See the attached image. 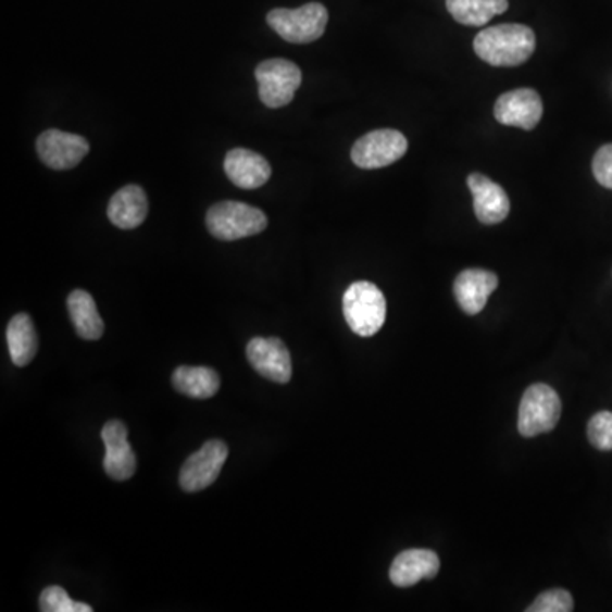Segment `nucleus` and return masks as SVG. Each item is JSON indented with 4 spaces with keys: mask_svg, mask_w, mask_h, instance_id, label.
<instances>
[{
    "mask_svg": "<svg viewBox=\"0 0 612 612\" xmlns=\"http://www.w3.org/2000/svg\"><path fill=\"white\" fill-rule=\"evenodd\" d=\"M473 48L476 55L490 65L517 66L535 53L536 36L523 24H499L478 33Z\"/></svg>",
    "mask_w": 612,
    "mask_h": 612,
    "instance_id": "f257e3e1",
    "label": "nucleus"
},
{
    "mask_svg": "<svg viewBox=\"0 0 612 612\" xmlns=\"http://www.w3.org/2000/svg\"><path fill=\"white\" fill-rule=\"evenodd\" d=\"M344 316L354 334L371 337L382 330L387 321V300L373 283L358 282L344 292Z\"/></svg>",
    "mask_w": 612,
    "mask_h": 612,
    "instance_id": "f03ea898",
    "label": "nucleus"
},
{
    "mask_svg": "<svg viewBox=\"0 0 612 612\" xmlns=\"http://www.w3.org/2000/svg\"><path fill=\"white\" fill-rule=\"evenodd\" d=\"M207 226L213 237L232 242L261 234L267 228V218L259 208L223 201L208 211Z\"/></svg>",
    "mask_w": 612,
    "mask_h": 612,
    "instance_id": "7ed1b4c3",
    "label": "nucleus"
},
{
    "mask_svg": "<svg viewBox=\"0 0 612 612\" xmlns=\"http://www.w3.org/2000/svg\"><path fill=\"white\" fill-rule=\"evenodd\" d=\"M328 12L319 2L298 9H274L267 14V24L283 39L295 45L313 43L327 28Z\"/></svg>",
    "mask_w": 612,
    "mask_h": 612,
    "instance_id": "20e7f679",
    "label": "nucleus"
},
{
    "mask_svg": "<svg viewBox=\"0 0 612 612\" xmlns=\"http://www.w3.org/2000/svg\"><path fill=\"white\" fill-rule=\"evenodd\" d=\"M562 415V400L545 383L530 385L519 407L517 429L521 436L536 437L557 427Z\"/></svg>",
    "mask_w": 612,
    "mask_h": 612,
    "instance_id": "39448f33",
    "label": "nucleus"
},
{
    "mask_svg": "<svg viewBox=\"0 0 612 612\" xmlns=\"http://www.w3.org/2000/svg\"><path fill=\"white\" fill-rule=\"evenodd\" d=\"M259 98L267 108L289 104L301 86L300 66L285 59L265 60L255 68Z\"/></svg>",
    "mask_w": 612,
    "mask_h": 612,
    "instance_id": "423d86ee",
    "label": "nucleus"
},
{
    "mask_svg": "<svg viewBox=\"0 0 612 612\" xmlns=\"http://www.w3.org/2000/svg\"><path fill=\"white\" fill-rule=\"evenodd\" d=\"M409 141L397 129H375L359 138L352 147V162L361 168H382L400 161Z\"/></svg>",
    "mask_w": 612,
    "mask_h": 612,
    "instance_id": "0eeeda50",
    "label": "nucleus"
},
{
    "mask_svg": "<svg viewBox=\"0 0 612 612\" xmlns=\"http://www.w3.org/2000/svg\"><path fill=\"white\" fill-rule=\"evenodd\" d=\"M226 458H228V448L225 442L218 439L204 442L203 448L191 454L183 464L179 475L180 488L192 494L215 484Z\"/></svg>",
    "mask_w": 612,
    "mask_h": 612,
    "instance_id": "6e6552de",
    "label": "nucleus"
},
{
    "mask_svg": "<svg viewBox=\"0 0 612 612\" xmlns=\"http://www.w3.org/2000/svg\"><path fill=\"white\" fill-rule=\"evenodd\" d=\"M89 141L80 135L48 129L36 141L39 159L55 171H68L84 161L89 153Z\"/></svg>",
    "mask_w": 612,
    "mask_h": 612,
    "instance_id": "1a4fd4ad",
    "label": "nucleus"
},
{
    "mask_svg": "<svg viewBox=\"0 0 612 612\" xmlns=\"http://www.w3.org/2000/svg\"><path fill=\"white\" fill-rule=\"evenodd\" d=\"M247 359L259 375L271 382L285 385L291 379V355L282 339L255 337L247 344Z\"/></svg>",
    "mask_w": 612,
    "mask_h": 612,
    "instance_id": "9d476101",
    "label": "nucleus"
},
{
    "mask_svg": "<svg viewBox=\"0 0 612 612\" xmlns=\"http://www.w3.org/2000/svg\"><path fill=\"white\" fill-rule=\"evenodd\" d=\"M496 120L505 126L533 129L542 117V102L535 89H515L500 96L494 108Z\"/></svg>",
    "mask_w": 612,
    "mask_h": 612,
    "instance_id": "9b49d317",
    "label": "nucleus"
},
{
    "mask_svg": "<svg viewBox=\"0 0 612 612\" xmlns=\"http://www.w3.org/2000/svg\"><path fill=\"white\" fill-rule=\"evenodd\" d=\"M105 446L104 470L116 482L129 480L137 472V458L128 442V429L122 421H110L102 427Z\"/></svg>",
    "mask_w": 612,
    "mask_h": 612,
    "instance_id": "f8f14e48",
    "label": "nucleus"
},
{
    "mask_svg": "<svg viewBox=\"0 0 612 612\" xmlns=\"http://www.w3.org/2000/svg\"><path fill=\"white\" fill-rule=\"evenodd\" d=\"M466 183L473 195V207L478 222L484 225H497L508 218L511 201L502 186L478 172L469 176Z\"/></svg>",
    "mask_w": 612,
    "mask_h": 612,
    "instance_id": "ddd939ff",
    "label": "nucleus"
},
{
    "mask_svg": "<svg viewBox=\"0 0 612 612\" xmlns=\"http://www.w3.org/2000/svg\"><path fill=\"white\" fill-rule=\"evenodd\" d=\"M497 286H499L497 274L485 270H466L458 274L454 279V297L464 313L478 315Z\"/></svg>",
    "mask_w": 612,
    "mask_h": 612,
    "instance_id": "4468645a",
    "label": "nucleus"
},
{
    "mask_svg": "<svg viewBox=\"0 0 612 612\" xmlns=\"http://www.w3.org/2000/svg\"><path fill=\"white\" fill-rule=\"evenodd\" d=\"M225 172L237 188L258 189L270 180L271 165L258 152L234 149L226 153Z\"/></svg>",
    "mask_w": 612,
    "mask_h": 612,
    "instance_id": "2eb2a0df",
    "label": "nucleus"
},
{
    "mask_svg": "<svg viewBox=\"0 0 612 612\" xmlns=\"http://www.w3.org/2000/svg\"><path fill=\"white\" fill-rule=\"evenodd\" d=\"M441 569V562L434 551L407 550L398 554L391 563L390 580L397 587H412L419 582L433 580Z\"/></svg>",
    "mask_w": 612,
    "mask_h": 612,
    "instance_id": "dca6fc26",
    "label": "nucleus"
},
{
    "mask_svg": "<svg viewBox=\"0 0 612 612\" xmlns=\"http://www.w3.org/2000/svg\"><path fill=\"white\" fill-rule=\"evenodd\" d=\"M147 213H149L147 196H145L143 189L135 184L120 189L111 198L110 207H108V218L114 226L123 228V230H133L140 226L147 218Z\"/></svg>",
    "mask_w": 612,
    "mask_h": 612,
    "instance_id": "f3484780",
    "label": "nucleus"
},
{
    "mask_svg": "<svg viewBox=\"0 0 612 612\" xmlns=\"http://www.w3.org/2000/svg\"><path fill=\"white\" fill-rule=\"evenodd\" d=\"M66 307L78 336L86 340L101 339L104 334V322L99 315L95 298L90 297L89 292L75 289L68 295Z\"/></svg>",
    "mask_w": 612,
    "mask_h": 612,
    "instance_id": "a211bd4d",
    "label": "nucleus"
},
{
    "mask_svg": "<svg viewBox=\"0 0 612 612\" xmlns=\"http://www.w3.org/2000/svg\"><path fill=\"white\" fill-rule=\"evenodd\" d=\"M172 383L179 394L195 400H208L220 390V376L210 367L179 366L172 375Z\"/></svg>",
    "mask_w": 612,
    "mask_h": 612,
    "instance_id": "6ab92c4d",
    "label": "nucleus"
},
{
    "mask_svg": "<svg viewBox=\"0 0 612 612\" xmlns=\"http://www.w3.org/2000/svg\"><path fill=\"white\" fill-rule=\"evenodd\" d=\"M8 346L12 363L16 366H26L35 359L38 351V337H36L35 325L32 316L26 313H17L12 316L8 325Z\"/></svg>",
    "mask_w": 612,
    "mask_h": 612,
    "instance_id": "aec40b11",
    "label": "nucleus"
},
{
    "mask_svg": "<svg viewBox=\"0 0 612 612\" xmlns=\"http://www.w3.org/2000/svg\"><path fill=\"white\" fill-rule=\"evenodd\" d=\"M446 8L457 23L485 26L491 17L508 11L509 0H446Z\"/></svg>",
    "mask_w": 612,
    "mask_h": 612,
    "instance_id": "412c9836",
    "label": "nucleus"
},
{
    "mask_svg": "<svg viewBox=\"0 0 612 612\" xmlns=\"http://www.w3.org/2000/svg\"><path fill=\"white\" fill-rule=\"evenodd\" d=\"M39 611L43 612H92V608L84 602L72 601L65 589L51 585L39 597Z\"/></svg>",
    "mask_w": 612,
    "mask_h": 612,
    "instance_id": "4be33fe9",
    "label": "nucleus"
},
{
    "mask_svg": "<svg viewBox=\"0 0 612 612\" xmlns=\"http://www.w3.org/2000/svg\"><path fill=\"white\" fill-rule=\"evenodd\" d=\"M589 441L599 451H612V412H597L587 427Z\"/></svg>",
    "mask_w": 612,
    "mask_h": 612,
    "instance_id": "5701e85b",
    "label": "nucleus"
},
{
    "mask_svg": "<svg viewBox=\"0 0 612 612\" xmlns=\"http://www.w3.org/2000/svg\"><path fill=\"white\" fill-rule=\"evenodd\" d=\"M574 611V599L563 589H553L536 597L527 612H570Z\"/></svg>",
    "mask_w": 612,
    "mask_h": 612,
    "instance_id": "b1692460",
    "label": "nucleus"
},
{
    "mask_svg": "<svg viewBox=\"0 0 612 612\" xmlns=\"http://www.w3.org/2000/svg\"><path fill=\"white\" fill-rule=\"evenodd\" d=\"M594 176L604 188L612 189V143L597 150L592 161Z\"/></svg>",
    "mask_w": 612,
    "mask_h": 612,
    "instance_id": "393cba45",
    "label": "nucleus"
}]
</instances>
